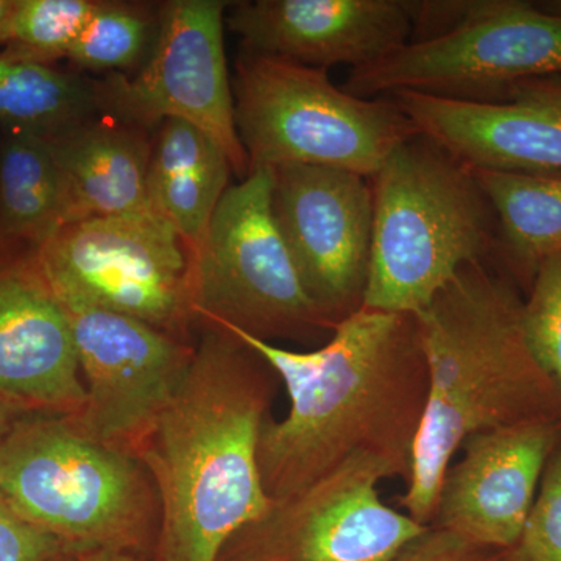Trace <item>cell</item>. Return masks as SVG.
Returning a JSON list of instances; mask_svg holds the SVG:
<instances>
[{
  "label": "cell",
  "instance_id": "1",
  "mask_svg": "<svg viewBox=\"0 0 561 561\" xmlns=\"http://www.w3.org/2000/svg\"><path fill=\"white\" fill-rule=\"evenodd\" d=\"M205 324L245 343L289 393V413L265 421L257 448L268 500H286L357 456L409 482L430 393L415 313L362 306L313 351L280 348L220 321Z\"/></svg>",
  "mask_w": 561,
  "mask_h": 561
},
{
  "label": "cell",
  "instance_id": "2",
  "mask_svg": "<svg viewBox=\"0 0 561 561\" xmlns=\"http://www.w3.org/2000/svg\"><path fill=\"white\" fill-rule=\"evenodd\" d=\"M273 375L231 332L202 324L190 368L138 453L160 502L161 561H219L271 508L257 448Z\"/></svg>",
  "mask_w": 561,
  "mask_h": 561
},
{
  "label": "cell",
  "instance_id": "3",
  "mask_svg": "<svg viewBox=\"0 0 561 561\" xmlns=\"http://www.w3.org/2000/svg\"><path fill=\"white\" fill-rule=\"evenodd\" d=\"M523 305L504 272L476 261L415 313L430 393L398 504L423 526L434 522L445 472L468 437L530 424L561 427V387L531 353Z\"/></svg>",
  "mask_w": 561,
  "mask_h": 561
},
{
  "label": "cell",
  "instance_id": "4",
  "mask_svg": "<svg viewBox=\"0 0 561 561\" xmlns=\"http://www.w3.org/2000/svg\"><path fill=\"white\" fill-rule=\"evenodd\" d=\"M365 308L419 313L465 265L493 261L496 217L467 165L416 135L373 176Z\"/></svg>",
  "mask_w": 561,
  "mask_h": 561
},
{
  "label": "cell",
  "instance_id": "5",
  "mask_svg": "<svg viewBox=\"0 0 561 561\" xmlns=\"http://www.w3.org/2000/svg\"><path fill=\"white\" fill-rule=\"evenodd\" d=\"M0 491L25 522L76 552L138 553L160 534V502L135 454L68 415L28 413L0 442Z\"/></svg>",
  "mask_w": 561,
  "mask_h": 561
},
{
  "label": "cell",
  "instance_id": "6",
  "mask_svg": "<svg viewBox=\"0 0 561 561\" xmlns=\"http://www.w3.org/2000/svg\"><path fill=\"white\" fill-rule=\"evenodd\" d=\"M250 171L320 165L373 179L391 151L420 135L391 98L335 87L327 70L245 50L232 84Z\"/></svg>",
  "mask_w": 561,
  "mask_h": 561
},
{
  "label": "cell",
  "instance_id": "7",
  "mask_svg": "<svg viewBox=\"0 0 561 561\" xmlns=\"http://www.w3.org/2000/svg\"><path fill=\"white\" fill-rule=\"evenodd\" d=\"M191 298L195 324L220 321L265 342L334 331L276 228L271 169H254L225 192L191 254Z\"/></svg>",
  "mask_w": 561,
  "mask_h": 561
},
{
  "label": "cell",
  "instance_id": "8",
  "mask_svg": "<svg viewBox=\"0 0 561 561\" xmlns=\"http://www.w3.org/2000/svg\"><path fill=\"white\" fill-rule=\"evenodd\" d=\"M549 76H561V7L474 0L448 32L351 69L343 90L364 99L415 91L494 102L519 81Z\"/></svg>",
  "mask_w": 561,
  "mask_h": 561
},
{
  "label": "cell",
  "instance_id": "9",
  "mask_svg": "<svg viewBox=\"0 0 561 561\" xmlns=\"http://www.w3.org/2000/svg\"><path fill=\"white\" fill-rule=\"evenodd\" d=\"M35 261L65 308L122 313L187 342L190 251L153 209L66 225Z\"/></svg>",
  "mask_w": 561,
  "mask_h": 561
},
{
  "label": "cell",
  "instance_id": "10",
  "mask_svg": "<svg viewBox=\"0 0 561 561\" xmlns=\"http://www.w3.org/2000/svg\"><path fill=\"white\" fill-rule=\"evenodd\" d=\"M220 0H171L158 10L157 38L135 76L95 81L99 113L151 130L176 119L194 125L227 153L232 172L250 175L236 128L234 94L225 55Z\"/></svg>",
  "mask_w": 561,
  "mask_h": 561
},
{
  "label": "cell",
  "instance_id": "11",
  "mask_svg": "<svg viewBox=\"0 0 561 561\" xmlns=\"http://www.w3.org/2000/svg\"><path fill=\"white\" fill-rule=\"evenodd\" d=\"M393 478L381 461L357 456L272 502L225 546L219 561H391L427 527L383 504L378 485Z\"/></svg>",
  "mask_w": 561,
  "mask_h": 561
},
{
  "label": "cell",
  "instance_id": "12",
  "mask_svg": "<svg viewBox=\"0 0 561 561\" xmlns=\"http://www.w3.org/2000/svg\"><path fill=\"white\" fill-rule=\"evenodd\" d=\"M65 309L87 391L73 420L91 437L138 456L179 390L194 346L122 313Z\"/></svg>",
  "mask_w": 561,
  "mask_h": 561
},
{
  "label": "cell",
  "instance_id": "13",
  "mask_svg": "<svg viewBox=\"0 0 561 561\" xmlns=\"http://www.w3.org/2000/svg\"><path fill=\"white\" fill-rule=\"evenodd\" d=\"M272 172V214L309 297L337 324L364 306L373 245L370 179L320 165Z\"/></svg>",
  "mask_w": 561,
  "mask_h": 561
},
{
  "label": "cell",
  "instance_id": "14",
  "mask_svg": "<svg viewBox=\"0 0 561 561\" xmlns=\"http://www.w3.org/2000/svg\"><path fill=\"white\" fill-rule=\"evenodd\" d=\"M470 171L561 172V76L519 81L501 101L474 102L415 91L387 95Z\"/></svg>",
  "mask_w": 561,
  "mask_h": 561
},
{
  "label": "cell",
  "instance_id": "15",
  "mask_svg": "<svg viewBox=\"0 0 561 561\" xmlns=\"http://www.w3.org/2000/svg\"><path fill=\"white\" fill-rule=\"evenodd\" d=\"M561 442L548 424L479 432L443 478L431 526L489 548L512 549L537 497L542 471Z\"/></svg>",
  "mask_w": 561,
  "mask_h": 561
},
{
  "label": "cell",
  "instance_id": "16",
  "mask_svg": "<svg viewBox=\"0 0 561 561\" xmlns=\"http://www.w3.org/2000/svg\"><path fill=\"white\" fill-rule=\"evenodd\" d=\"M227 22L247 50L324 70L371 65L412 35L404 0L236 2Z\"/></svg>",
  "mask_w": 561,
  "mask_h": 561
},
{
  "label": "cell",
  "instance_id": "17",
  "mask_svg": "<svg viewBox=\"0 0 561 561\" xmlns=\"http://www.w3.org/2000/svg\"><path fill=\"white\" fill-rule=\"evenodd\" d=\"M0 398L28 413L68 416L87 400L68 312L35 254L0 265Z\"/></svg>",
  "mask_w": 561,
  "mask_h": 561
},
{
  "label": "cell",
  "instance_id": "18",
  "mask_svg": "<svg viewBox=\"0 0 561 561\" xmlns=\"http://www.w3.org/2000/svg\"><path fill=\"white\" fill-rule=\"evenodd\" d=\"M46 139L65 181L68 225L150 208L149 130L98 113Z\"/></svg>",
  "mask_w": 561,
  "mask_h": 561
},
{
  "label": "cell",
  "instance_id": "19",
  "mask_svg": "<svg viewBox=\"0 0 561 561\" xmlns=\"http://www.w3.org/2000/svg\"><path fill=\"white\" fill-rule=\"evenodd\" d=\"M227 153L187 122L169 119L151 140L147 197L150 208L179 232L194 254L230 187Z\"/></svg>",
  "mask_w": 561,
  "mask_h": 561
},
{
  "label": "cell",
  "instance_id": "20",
  "mask_svg": "<svg viewBox=\"0 0 561 561\" xmlns=\"http://www.w3.org/2000/svg\"><path fill=\"white\" fill-rule=\"evenodd\" d=\"M471 172L496 217L491 262L527 294L541 265L561 253V172Z\"/></svg>",
  "mask_w": 561,
  "mask_h": 561
},
{
  "label": "cell",
  "instance_id": "21",
  "mask_svg": "<svg viewBox=\"0 0 561 561\" xmlns=\"http://www.w3.org/2000/svg\"><path fill=\"white\" fill-rule=\"evenodd\" d=\"M68 225L65 181L49 140L9 130L0 146V249L32 253Z\"/></svg>",
  "mask_w": 561,
  "mask_h": 561
},
{
  "label": "cell",
  "instance_id": "22",
  "mask_svg": "<svg viewBox=\"0 0 561 561\" xmlns=\"http://www.w3.org/2000/svg\"><path fill=\"white\" fill-rule=\"evenodd\" d=\"M99 113L95 81L44 62L0 57V124L57 135Z\"/></svg>",
  "mask_w": 561,
  "mask_h": 561
},
{
  "label": "cell",
  "instance_id": "23",
  "mask_svg": "<svg viewBox=\"0 0 561 561\" xmlns=\"http://www.w3.org/2000/svg\"><path fill=\"white\" fill-rule=\"evenodd\" d=\"M157 31L158 16L142 7L101 0L68 58L79 68L122 73L142 60Z\"/></svg>",
  "mask_w": 561,
  "mask_h": 561
},
{
  "label": "cell",
  "instance_id": "24",
  "mask_svg": "<svg viewBox=\"0 0 561 561\" xmlns=\"http://www.w3.org/2000/svg\"><path fill=\"white\" fill-rule=\"evenodd\" d=\"M101 0H16L3 57L50 65L68 58Z\"/></svg>",
  "mask_w": 561,
  "mask_h": 561
},
{
  "label": "cell",
  "instance_id": "25",
  "mask_svg": "<svg viewBox=\"0 0 561 561\" xmlns=\"http://www.w3.org/2000/svg\"><path fill=\"white\" fill-rule=\"evenodd\" d=\"M523 327L531 353L561 387V253L535 276L524 298Z\"/></svg>",
  "mask_w": 561,
  "mask_h": 561
},
{
  "label": "cell",
  "instance_id": "26",
  "mask_svg": "<svg viewBox=\"0 0 561 561\" xmlns=\"http://www.w3.org/2000/svg\"><path fill=\"white\" fill-rule=\"evenodd\" d=\"M512 552L513 561H561V442L546 463L537 497Z\"/></svg>",
  "mask_w": 561,
  "mask_h": 561
},
{
  "label": "cell",
  "instance_id": "27",
  "mask_svg": "<svg viewBox=\"0 0 561 561\" xmlns=\"http://www.w3.org/2000/svg\"><path fill=\"white\" fill-rule=\"evenodd\" d=\"M77 553L54 535L25 522L0 491V561H65Z\"/></svg>",
  "mask_w": 561,
  "mask_h": 561
},
{
  "label": "cell",
  "instance_id": "28",
  "mask_svg": "<svg viewBox=\"0 0 561 561\" xmlns=\"http://www.w3.org/2000/svg\"><path fill=\"white\" fill-rule=\"evenodd\" d=\"M391 561H513L512 549L489 548L430 526Z\"/></svg>",
  "mask_w": 561,
  "mask_h": 561
},
{
  "label": "cell",
  "instance_id": "29",
  "mask_svg": "<svg viewBox=\"0 0 561 561\" xmlns=\"http://www.w3.org/2000/svg\"><path fill=\"white\" fill-rule=\"evenodd\" d=\"M24 415H28V412H25L20 405L0 398V442L9 434L14 423Z\"/></svg>",
  "mask_w": 561,
  "mask_h": 561
},
{
  "label": "cell",
  "instance_id": "30",
  "mask_svg": "<svg viewBox=\"0 0 561 561\" xmlns=\"http://www.w3.org/2000/svg\"><path fill=\"white\" fill-rule=\"evenodd\" d=\"M76 561H142L138 553L113 551V549H95V551L80 552Z\"/></svg>",
  "mask_w": 561,
  "mask_h": 561
},
{
  "label": "cell",
  "instance_id": "31",
  "mask_svg": "<svg viewBox=\"0 0 561 561\" xmlns=\"http://www.w3.org/2000/svg\"><path fill=\"white\" fill-rule=\"evenodd\" d=\"M16 9V0H0V44L9 41L11 16Z\"/></svg>",
  "mask_w": 561,
  "mask_h": 561
},
{
  "label": "cell",
  "instance_id": "32",
  "mask_svg": "<svg viewBox=\"0 0 561 561\" xmlns=\"http://www.w3.org/2000/svg\"><path fill=\"white\" fill-rule=\"evenodd\" d=\"M77 556H79V553H77ZM77 556L70 557V559H68V560H65V561H76V559H77Z\"/></svg>",
  "mask_w": 561,
  "mask_h": 561
}]
</instances>
